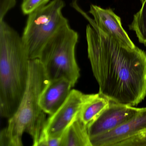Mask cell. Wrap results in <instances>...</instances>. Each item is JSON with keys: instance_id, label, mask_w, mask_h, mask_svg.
I'll list each match as a JSON object with an SVG mask.
<instances>
[{"instance_id": "7", "label": "cell", "mask_w": 146, "mask_h": 146, "mask_svg": "<svg viewBox=\"0 0 146 146\" xmlns=\"http://www.w3.org/2000/svg\"><path fill=\"white\" fill-rule=\"evenodd\" d=\"M141 109L110 101L108 106L87 127L90 139L122 125L135 116Z\"/></svg>"}, {"instance_id": "12", "label": "cell", "mask_w": 146, "mask_h": 146, "mask_svg": "<svg viewBox=\"0 0 146 146\" xmlns=\"http://www.w3.org/2000/svg\"><path fill=\"white\" fill-rule=\"evenodd\" d=\"M60 146H92L87 127L78 117L61 136Z\"/></svg>"}, {"instance_id": "10", "label": "cell", "mask_w": 146, "mask_h": 146, "mask_svg": "<svg viewBox=\"0 0 146 146\" xmlns=\"http://www.w3.org/2000/svg\"><path fill=\"white\" fill-rule=\"evenodd\" d=\"M73 87L65 78L49 80L40 98V106L43 111L49 116L53 114L65 102Z\"/></svg>"}, {"instance_id": "6", "label": "cell", "mask_w": 146, "mask_h": 146, "mask_svg": "<svg viewBox=\"0 0 146 146\" xmlns=\"http://www.w3.org/2000/svg\"><path fill=\"white\" fill-rule=\"evenodd\" d=\"M84 95L79 90H72L63 105L46 119L41 135L47 137H61L69 125L78 117Z\"/></svg>"}, {"instance_id": "11", "label": "cell", "mask_w": 146, "mask_h": 146, "mask_svg": "<svg viewBox=\"0 0 146 146\" xmlns=\"http://www.w3.org/2000/svg\"><path fill=\"white\" fill-rule=\"evenodd\" d=\"M110 102L108 98L99 92L97 94H84L78 118L88 127L108 106Z\"/></svg>"}, {"instance_id": "16", "label": "cell", "mask_w": 146, "mask_h": 146, "mask_svg": "<svg viewBox=\"0 0 146 146\" xmlns=\"http://www.w3.org/2000/svg\"><path fill=\"white\" fill-rule=\"evenodd\" d=\"M61 137H47L41 135L36 146H60Z\"/></svg>"}, {"instance_id": "13", "label": "cell", "mask_w": 146, "mask_h": 146, "mask_svg": "<svg viewBox=\"0 0 146 146\" xmlns=\"http://www.w3.org/2000/svg\"><path fill=\"white\" fill-rule=\"evenodd\" d=\"M141 7L134 14L129 29L135 33L140 43L146 46V0H140Z\"/></svg>"}, {"instance_id": "15", "label": "cell", "mask_w": 146, "mask_h": 146, "mask_svg": "<svg viewBox=\"0 0 146 146\" xmlns=\"http://www.w3.org/2000/svg\"><path fill=\"white\" fill-rule=\"evenodd\" d=\"M116 146H146V131L123 141Z\"/></svg>"}, {"instance_id": "3", "label": "cell", "mask_w": 146, "mask_h": 146, "mask_svg": "<svg viewBox=\"0 0 146 146\" xmlns=\"http://www.w3.org/2000/svg\"><path fill=\"white\" fill-rule=\"evenodd\" d=\"M49 80L39 59L30 60L27 87L19 106L0 133V146H22V137L29 134L36 146L46 123V114L40 104Z\"/></svg>"}, {"instance_id": "14", "label": "cell", "mask_w": 146, "mask_h": 146, "mask_svg": "<svg viewBox=\"0 0 146 146\" xmlns=\"http://www.w3.org/2000/svg\"><path fill=\"white\" fill-rule=\"evenodd\" d=\"M50 0H23L21 9L24 15H29L31 13L47 5Z\"/></svg>"}, {"instance_id": "8", "label": "cell", "mask_w": 146, "mask_h": 146, "mask_svg": "<svg viewBox=\"0 0 146 146\" xmlns=\"http://www.w3.org/2000/svg\"><path fill=\"white\" fill-rule=\"evenodd\" d=\"M146 131V107L126 123L107 133L90 138L92 146H116L119 143Z\"/></svg>"}, {"instance_id": "17", "label": "cell", "mask_w": 146, "mask_h": 146, "mask_svg": "<svg viewBox=\"0 0 146 146\" xmlns=\"http://www.w3.org/2000/svg\"><path fill=\"white\" fill-rule=\"evenodd\" d=\"M17 0H0V4L2 6L7 8L13 7L16 5Z\"/></svg>"}, {"instance_id": "4", "label": "cell", "mask_w": 146, "mask_h": 146, "mask_svg": "<svg viewBox=\"0 0 146 146\" xmlns=\"http://www.w3.org/2000/svg\"><path fill=\"white\" fill-rule=\"evenodd\" d=\"M78 35L69 24L61 28L45 45L39 59L49 80L64 78L74 87L80 77L75 49Z\"/></svg>"}, {"instance_id": "9", "label": "cell", "mask_w": 146, "mask_h": 146, "mask_svg": "<svg viewBox=\"0 0 146 146\" xmlns=\"http://www.w3.org/2000/svg\"><path fill=\"white\" fill-rule=\"evenodd\" d=\"M89 12L93 16L96 25L101 30L129 46H136L123 28L121 19L111 9H103L91 5Z\"/></svg>"}, {"instance_id": "1", "label": "cell", "mask_w": 146, "mask_h": 146, "mask_svg": "<svg viewBox=\"0 0 146 146\" xmlns=\"http://www.w3.org/2000/svg\"><path fill=\"white\" fill-rule=\"evenodd\" d=\"M88 22V57L99 92L110 101L135 106L146 97V52L131 47L101 30L94 19L77 6Z\"/></svg>"}, {"instance_id": "5", "label": "cell", "mask_w": 146, "mask_h": 146, "mask_svg": "<svg viewBox=\"0 0 146 146\" xmlns=\"http://www.w3.org/2000/svg\"><path fill=\"white\" fill-rule=\"evenodd\" d=\"M63 0H53L29 15L22 37L30 60L39 59L48 41L69 24L62 13Z\"/></svg>"}, {"instance_id": "2", "label": "cell", "mask_w": 146, "mask_h": 146, "mask_svg": "<svg viewBox=\"0 0 146 146\" xmlns=\"http://www.w3.org/2000/svg\"><path fill=\"white\" fill-rule=\"evenodd\" d=\"M30 60L22 36L0 20V114L10 119L17 111L27 87Z\"/></svg>"}]
</instances>
